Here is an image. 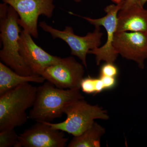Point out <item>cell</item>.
<instances>
[{
  "mask_svg": "<svg viewBox=\"0 0 147 147\" xmlns=\"http://www.w3.org/2000/svg\"><path fill=\"white\" fill-rule=\"evenodd\" d=\"M113 46L123 57L134 61L144 69L147 59V33L141 32H116Z\"/></svg>",
  "mask_w": 147,
  "mask_h": 147,
  "instance_id": "9c48e42d",
  "label": "cell"
},
{
  "mask_svg": "<svg viewBox=\"0 0 147 147\" xmlns=\"http://www.w3.org/2000/svg\"><path fill=\"white\" fill-rule=\"evenodd\" d=\"M14 129L0 131V147H22Z\"/></svg>",
  "mask_w": 147,
  "mask_h": 147,
  "instance_id": "9a60e30c",
  "label": "cell"
},
{
  "mask_svg": "<svg viewBox=\"0 0 147 147\" xmlns=\"http://www.w3.org/2000/svg\"><path fill=\"white\" fill-rule=\"evenodd\" d=\"M36 91V87L26 83L0 95V131L26 123V111L33 106Z\"/></svg>",
  "mask_w": 147,
  "mask_h": 147,
  "instance_id": "3957f363",
  "label": "cell"
},
{
  "mask_svg": "<svg viewBox=\"0 0 147 147\" xmlns=\"http://www.w3.org/2000/svg\"><path fill=\"white\" fill-rule=\"evenodd\" d=\"M99 77L102 79L105 90L113 88L116 86V77L104 76H100Z\"/></svg>",
  "mask_w": 147,
  "mask_h": 147,
  "instance_id": "ac0fdd59",
  "label": "cell"
},
{
  "mask_svg": "<svg viewBox=\"0 0 147 147\" xmlns=\"http://www.w3.org/2000/svg\"><path fill=\"white\" fill-rule=\"evenodd\" d=\"M147 33V9L141 5L121 9L118 13L117 32Z\"/></svg>",
  "mask_w": 147,
  "mask_h": 147,
  "instance_id": "7c38bea8",
  "label": "cell"
},
{
  "mask_svg": "<svg viewBox=\"0 0 147 147\" xmlns=\"http://www.w3.org/2000/svg\"><path fill=\"white\" fill-rule=\"evenodd\" d=\"M84 98L79 89L59 88L47 81L37 88L35 100L28 118L36 122H50L61 117L72 102Z\"/></svg>",
  "mask_w": 147,
  "mask_h": 147,
  "instance_id": "6da1fadb",
  "label": "cell"
},
{
  "mask_svg": "<svg viewBox=\"0 0 147 147\" xmlns=\"http://www.w3.org/2000/svg\"><path fill=\"white\" fill-rule=\"evenodd\" d=\"M147 2V0H140V4L142 6L144 7Z\"/></svg>",
  "mask_w": 147,
  "mask_h": 147,
  "instance_id": "44dd1931",
  "label": "cell"
},
{
  "mask_svg": "<svg viewBox=\"0 0 147 147\" xmlns=\"http://www.w3.org/2000/svg\"><path fill=\"white\" fill-rule=\"evenodd\" d=\"M118 74L117 67L114 63H106L100 68V76L116 77Z\"/></svg>",
  "mask_w": 147,
  "mask_h": 147,
  "instance_id": "e0dca14e",
  "label": "cell"
},
{
  "mask_svg": "<svg viewBox=\"0 0 147 147\" xmlns=\"http://www.w3.org/2000/svg\"><path fill=\"white\" fill-rule=\"evenodd\" d=\"M84 73V65L69 57L61 58L57 63L48 67L41 76L57 88L80 89Z\"/></svg>",
  "mask_w": 147,
  "mask_h": 147,
  "instance_id": "ba28073f",
  "label": "cell"
},
{
  "mask_svg": "<svg viewBox=\"0 0 147 147\" xmlns=\"http://www.w3.org/2000/svg\"><path fill=\"white\" fill-rule=\"evenodd\" d=\"M45 81L40 75L24 76L18 74L2 62H0V95L24 83L42 84Z\"/></svg>",
  "mask_w": 147,
  "mask_h": 147,
  "instance_id": "4fadbf2b",
  "label": "cell"
},
{
  "mask_svg": "<svg viewBox=\"0 0 147 147\" xmlns=\"http://www.w3.org/2000/svg\"><path fill=\"white\" fill-rule=\"evenodd\" d=\"M122 4V3L107 6L104 9L106 15L97 19L80 16L69 12L70 14L82 17L95 27L103 26L106 30L107 39L105 44L102 47L90 50L88 52V54L95 56L97 65H99L102 61L106 63H114L118 56V53L115 50L113 43L115 34L117 32L118 13L121 8Z\"/></svg>",
  "mask_w": 147,
  "mask_h": 147,
  "instance_id": "52a82bcc",
  "label": "cell"
},
{
  "mask_svg": "<svg viewBox=\"0 0 147 147\" xmlns=\"http://www.w3.org/2000/svg\"><path fill=\"white\" fill-rule=\"evenodd\" d=\"M14 9L19 16L18 23L23 30L37 38L38 21L40 15L52 18L54 0H2Z\"/></svg>",
  "mask_w": 147,
  "mask_h": 147,
  "instance_id": "8992f818",
  "label": "cell"
},
{
  "mask_svg": "<svg viewBox=\"0 0 147 147\" xmlns=\"http://www.w3.org/2000/svg\"><path fill=\"white\" fill-rule=\"evenodd\" d=\"M111 1L115 4H121L123 3L124 0H111Z\"/></svg>",
  "mask_w": 147,
  "mask_h": 147,
  "instance_id": "ffe728a7",
  "label": "cell"
},
{
  "mask_svg": "<svg viewBox=\"0 0 147 147\" xmlns=\"http://www.w3.org/2000/svg\"><path fill=\"white\" fill-rule=\"evenodd\" d=\"M96 80L97 78L90 76L84 78L81 82L80 89L88 94H96Z\"/></svg>",
  "mask_w": 147,
  "mask_h": 147,
  "instance_id": "2e32d148",
  "label": "cell"
},
{
  "mask_svg": "<svg viewBox=\"0 0 147 147\" xmlns=\"http://www.w3.org/2000/svg\"><path fill=\"white\" fill-rule=\"evenodd\" d=\"M39 26L43 31L49 33L53 39L59 38L66 42L70 47L71 55L78 57L86 67L89 51L99 47L101 44L103 34L100 32V27H95L94 31L82 36L75 34L73 28L70 26L65 27L60 30L49 26L45 21L40 22Z\"/></svg>",
  "mask_w": 147,
  "mask_h": 147,
  "instance_id": "5b68a950",
  "label": "cell"
},
{
  "mask_svg": "<svg viewBox=\"0 0 147 147\" xmlns=\"http://www.w3.org/2000/svg\"><path fill=\"white\" fill-rule=\"evenodd\" d=\"M8 5L4 3L0 5V38L3 45L0 51L1 61L18 74L33 75L19 51L21 31L19 16L13 7Z\"/></svg>",
  "mask_w": 147,
  "mask_h": 147,
  "instance_id": "7a4b0ae2",
  "label": "cell"
},
{
  "mask_svg": "<svg viewBox=\"0 0 147 147\" xmlns=\"http://www.w3.org/2000/svg\"><path fill=\"white\" fill-rule=\"evenodd\" d=\"M31 35L23 30L20 34V55L35 75L41 76L47 67L57 63L61 58L53 56L38 46Z\"/></svg>",
  "mask_w": 147,
  "mask_h": 147,
  "instance_id": "8fae6325",
  "label": "cell"
},
{
  "mask_svg": "<svg viewBox=\"0 0 147 147\" xmlns=\"http://www.w3.org/2000/svg\"><path fill=\"white\" fill-rule=\"evenodd\" d=\"M74 1L76 2H79L81 1V0H74Z\"/></svg>",
  "mask_w": 147,
  "mask_h": 147,
  "instance_id": "7402d4cb",
  "label": "cell"
},
{
  "mask_svg": "<svg viewBox=\"0 0 147 147\" xmlns=\"http://www.w3.org/2000/svg\"><path fill=\"white\" fill-rule=\"evenodd\" d=\"M65 120L59 123L47 122L51 127L67 132L74 137L80 135L90 128L97 119H109L107 111L98 105H92L84 99L70 104L64 112Z\"/></svg>",
  "mask_w": 147,
  "mask_h": 147,
  "instance_id": "277c9868",
  "label": "cell"
},
{
  "mask_svg": "<svg viewBox=\"0 0 147 147\" xmlns=\"http://www.w3.org/2000/svg\"><path fill=\"white\" fill-rule=\"evenodd\" d=\"M105 129L95 121L91 126L80 135L74 136L68 147H100V139Z\"/></svg>",
  "mask_w": 147,
  "mask_h": 147,
  "instance_id": "5bb4252c",
  "label": "cell"
},
{
  "mask_svg": "<svg viewBox=\"0 0 147 147\" xmlns=\"http://www.w3.org/2000/svg\"><path fill=\"white\" fill-rule=\"evenodd\" d=\"M19 135L22 147H64L68 139L64 132L51 127L47 122H36Z\"/></svg>",
  "mask_w": 147,
  "mask_h": 147,
  "instance_id": "30bf717a",
  "label": "cell"
},
{
  "mask_svg": "<svg viewBox=\"0 0 147 147\" xmlns=\"http://www.w3.org/2000/svg\"><path fill=\"white\" fill-rule=\"evenodd\" d=\"M139 5H141L140 0H124L122 4L121 9H126L135 6Z\"/></svg>",
  "mask_w": 147,
  "mask_h": 147,
  "instance_id": "d6986e66",
  "label": "cell"
}]
</instances>
